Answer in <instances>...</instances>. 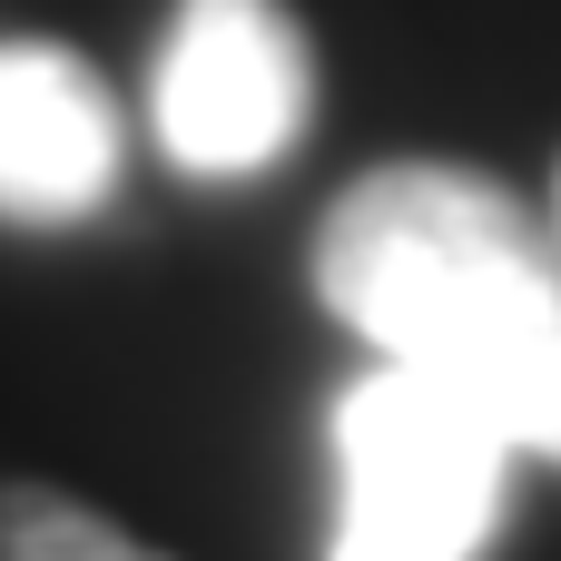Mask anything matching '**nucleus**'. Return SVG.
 <instances>
[{
	"mask_svg": "<svg viewBox=\"0 0 561 561\" xmlns=\"http://www.w3.org/2000/svg\"><path fill=\"white\" fill-rule=\"evenodd\" d=\"M316 296L385 365L463 394L513 454L561 463V237L503 178L394 158L316 227Z\"/></svg>",
	"mask_w": 561,
	"mask_h": 561,
	"instance_id": "f257e3e1",
	"label": "nucleus"
},
{
	"mask_svg": "<svg viewBox=\"0 0 561 561\" xmlns=\"http://www.w3.org/2000/svg\"><path fill=\"white\" fill-rule=\"evenodd\" d=\"M118 187V108L59 39H0V217L79 227Z\"/></svg>",
	"mask_w": 561,
	"mask_h": 561,
	"instance_id": "20e7f679",
	"label": "nucleus"
},
{
	"mask_svg": "<svg viewBox=\"0 0 561 561\" xmlns=\"http://www.w3.org/2000/svg\"><path fill=\"white\" fill-rule=\"evenodd\" d=\"M513 434L463 394L375 365L335 394V542L325 561H483L513 503Z\"/></svg>",
	"mask_w": 561,
	"mask_h": 561,
	"instance_id": "f03ea898",
	"label": "nucleus"
},
{
	"mask_svg": "<svg viewBox=\"0 0 561 561\" xmlns=\"http://www.w3.org/2000/svg\"><path fill=\"white\" fill-rule=\"evenodd\" d=\"M0 561H168L108 513L49 493V483H0Z\"/></svg>",
	"mask_w": 561,
	"mask_h": 561,
	"instance_id": "39448f33",
	"label": "nucleus"
},
{
	"mask_svg": "<svg viewBox=\"0 0 561 561\" xmlns=\"http://www.w3.org/2000/svg\"><path fill=\"white\" fill-rule=\"evenodd\" d=\"M148 108L187 178H256L316 118V49L286 0H178Z\"/></svg>",
	"mask_w": 561,
	"mask_h": 561,
	"instance_id": "7ed1b4c3",
	"label": "nucleus"
},
{
	"mask_svg": "<svg viewBox=\"0 0 561 561\" xmlns=\"http://www.w3.org/2000/svg\"><path fill=\"white\" fill-rule=\"evenodd\" d=\"M552 237H561V168H552Z\"/></svg>",
	"mask_w": 561,
	"mask_h": 561,
	"instance_id": "423d86ee",
	"label": "nucleus"
}]
</instances>
